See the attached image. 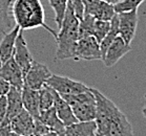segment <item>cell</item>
Masks as SVG:
<instances>
[{"label":"cell","instance_id":"1","mask_svg":"<svg viewBox=\"0 0 146 136\" xmlns=\"http://www.w3.org/2000/svg\"><path fill=\"white\" fill-rule=\"evenodd\" d=\"M13 15L20 30L43 27L56 39L57 32L45 23V13L40 0H15L13 3Z\"/></svg>","mask_w":146,"mask_h":136},{"label":"cell","instance_id":"2","mask_svg":"<svg viewBox=\"0 0 146 136\" xmlns=\"http://www.w3.org/2000/svg\"><path fill=\"white\" fill-rule=\"evenodd\" d=\"M79 22L78 17L68 4L63 22L57 33L56 60L62 61L75 58L76 45L79 40Z\"/></svg>","mask_w":146,"mask_h":136},{"label":"cell","instance_id":"3","mask_svg":"<svg viewBox=\"0 0 146 136\" xmlns=\"http://www.w3.org/2000/svg\"><path fill=\"white\" fill-rule=\"evenodd\" d=\"M61 95V94H60ZM72 107L78 122H92L96 120V97L92 88L85 92L61 95Z\"/></svg>","mask_w":146,"mask_h":136},{"label":"cell","instance_id":"4","mask_svg":"<svg viewBox=\"0 0 146 136\" xmlns=\"http://www.w3.org/2000/svg\"><path fill=\"white\" fill-rule=\"evenodd\" d=\"M103 136H135L131 124L124 113L119 110L102 129L97 131Z\"/></svg>","mask_w":146,"mask_h":136},{"label":"cell","instance_id":"5","mask_svg":"<svg viewBox=\"0 0 146 136\" xmlns=\"http://www.w3.org/2000/svg\"><path fill=\"white\" fill-rule=\"evenodd\" d=\"M75 60L77 61H95L102 60V53L100 43L93 36L79 38L76 45Z\"/></svg>","mask_w":146,"mask_h":136},{"label":"cell","instance_id":"6","mask_svg":"<svg viewBox=\"0 0 146 136\" xmlns=\"http://www.w3.org/2000/svg\"><path fill=\"white\" fill-rule=\"evenodd\" d=\"M46 85L52 87L55 91H57L61 95L85 92L90 88L81 82H77L67 76H58V74H52L50 79L47 80Z\"/></svg>","mask_w":146,"mask_h":136},{"label":"cell","instance_id":"7","mask_svg":"<svg viewBox=\"0 0 146 136\" xmlns=\"http://www.w3.org/2000/svg\"><path fill=\"white\" fill-rule=\"evenodd\" d=\"M50 76L52 72L47 66L33 61L31 68L24 76V86L34 90H40L44 85H46Z\"/></svg>","mask_w":146,"mask_h":136},{"label":"cell","instance_id":"8","mask_svg":"<svg viewBox=\"0 0 146 136\" xmlns=\"http://www.w3.org/2000/svg\"><path fill=\"white\" fill-rule=\"evenodd\" d=\"M119 19V35L124 41L128 44H131L133 38L136 36L137 26H138V10L123 12L117 14Z\"/></svg>","mask_w":146,"mask_h":136},{"label":"cell","instance_id":"9","mask_svg":"<svg viewBox=\"0 0 146 136\" xmlns=\"http://www.w3.org/2000/svg\"><path fill=\"white\" fill-rule=\"evenodd\" d=\"M23 30H20L18 36L16 39V44H15V50H14V60L19 65L20 69L23 73V78L29 71V69L32 66L33 63V57L31 55L29 47H27V41L23 36Z\"/></svg>","mask_w":146,"mask_h":136},{"label":"cell","instance_id":"10","mask_svg":"<svg viewBox=\"0 0 146 136\" xmlns=\"http://www.w3.org/2000/svg\"><path fill=\"white\" fill-rule=\"evenodd\" d=\"M130 50H131L130 44L126 43L124 41V39L119 35L113 41V43L110 45L108 49L106 50V53H105V55H104L102 59L103 63L106 67H113L126 53H129Z\"/></svg>","mask_w":146,"mask_h":136},{"label":"cell","instance_id":"11","mask_svg":"<svg viewBox=\"0 0 146 136\" xmlns=\"http://www.w3.org/2000/svg\"><path fill=\"white\" fill-rule=\"evenodd\" d=\"M0 76L9 82L11 86L22 89L24 86L23 73L20 69L19 65L16 63L14 58L5 61L0 67Z\"/></svg>","mask_w":146,"mask_h":136},{"label":"cell","instance_id":"12","mask_svg":"<svg viewBox=\"0 0 146 136\" xmlns=\"http://www.w3.org/2000/svg\"><path fill=\"white\" fill-rule=\"evenodd\" d=\"M7 114L2 126H9L12 118H14L24 109L22 103V89L11 86L10 91L7 94Z\"/></svg>","mask_w":146,"mask_h":136},{"label":"cell","instance_id":"13","mask_svg":"<svg viewBox=\"0 0 146 136\" xmlns=\"http://www.w3.org/2000/svg\"><path fill=\"white\" fill-rule=\"evenodd\" d=\"M11 131L22 136H29L35 130V118L23 109L10 122Z\"/></svg>","mask_w":146,"mask_h":136},{"label":"cell","instance_id":"14","mask_svg":"<svg viewBox=\"0 0 146 136\" xmlns=\"http://www.w3.org/2000/svg\"><path fill=\"white\" fill-rule=\"evenodd\" d=\"M54 108L56 110L58 117L61 120L65 127L78 122L73 112L72 107L57 91H55V96H54Z\"/></svg>","mask_w":146,"mask_h":136},{"label":"cell","instance_id":"15","mask_svg":"<svg viewBox=\"0 0 146 136\" xmlns=\"http://www.w3.org/2000/svg\"><path fill=\"white\" fill-rule=\"evenodd\" d=\"M97 131L95 120L92 122H77L65 127L63 132L58 136H92Z\"/></svg>","mask_w":146,"mask_h":136},{"label":"cell","instance_id":"16","mask_svg":"<svg viewBox=\"0 0 146 136\" xmlns=\"http://www.w3.org/2000/svg\"><path fill=\"white\" fill-rule=\"evenodd\" d=\"M16 25L13 15V0H0V33L7 34Z\"/></svg>","mask_w":146,"mask_h":136},{"label":"cell","instance_id":"17","mask_svg":"<svg viewBox=\"0 0 146 136\" xmlns=\"http://www.w3.org/2000/svg\"><path fill=\"white\" fill-rule=\"evenodd\" d=\"M22 103L23 108L33 115L34 118H38L40 114L39 90H34L23 86L22 88Z\"/></svg>","mask_w":146,"mask_h":136},{"label":"cell","instance_id":"18","mask_svg":"<svg viewBox=\"0 0 146 136\" xmlns=\"http://www.w3.org/2000/svg\"><path fill=\"white\" fill-rule=\"evenodd\" d=\"M20 32V27L15 25L13 30L4 34L2 40L0 42V57L2 59V62H5L9 59L13 58L14 50H15V44H16L17 36Z\"/></svg>","mask_w":146,"mask_h":136},{"label":"cell","instance_id":"19","mask_svg":"<svg viewBox=\"0 0 146 136\" xmlns=\"http://www.w3.org/2000/svg\"><path fill=\"white\" fill-rule=\"evenodd\" d=\"M38 118H39L44 125H46L52 131L56 132L57 134H60L61 132H63L64 129H65L64 124L62 123L61 120L58 117L56 110H55L54 107H52V108H50V109H47V110L40 111V114Z\"/></svg>","mask_w":146,"mask_h":136},{"label":"cell","instance_id":"20","mask_svg":"<svg viewBox=\"0 0 146 136\" xmlns=\"http://www.w3.org/2000/svg\"><path fill=\"white\" fill-rule=\"evenodd\" d=\"M116 14L117 13L115 12V7L113 4L108 3L104 0H100L99 3L90 11V13L88 15H92L98 20L110 21Z\"/></svg>","mask_w":146,"mask_h":136},{"label":"cell","instance_id":"21","mask_svg":"<svg viewBox=\"0 0 146 136\" xmlns=\"http://www.w3.org/2000/svg\"><path fill=\"white\" fill-rule=\"evenodd\" d=\"M54 96H55V90L48 85H44L39 90L40 111L47 110L54 107Z\"/></svg>","mask_w":146,"mask_h":136},{"label":"cell","instance_id":"22","mask_svg":"<svg viewBox=\"0 0 146 136\" xmlns=\"http://www.w3.org/2000/svg\"><path fill=\"white\" fill-rule=\"evenodd\" d=\"M50 7L55 13V22L57 23L58 30L60 28L61 24L63 22L64 16L66 13L68 1L67 0H48Z\"/></svg>","mask_w":146,"mask_h":136},{"label":"cell","instance_id":"23","mask_svg":"<svg viewBox=\"0 0 146 136\" xmlns=\"http://www.w3.org/2000/svg\"><path fill=\"white\" fill-rule=\"evenodd\" d=\"M110 28V21H103V20H95L93 28V37H95L97 41L101 43V41L106 36L108 30Z\"/></svg>","mask_w":146,"mask_h":136},{"label":"cell","instance_id":"24","mask_svg":"<svg viewBox=\"0 0 146 136\" xmlns=\"http://www.w3.org/2000/svg\"><path fill=\"white\" fill-rule=\"evenodd\" d=\"M145 0H121L120 2L113 5L115 12L117 14L123 12H129V11L138 10V7L144 2Z\"/></svg>","mask_w":146,"mask_h":136},{"label":"cell","instance_id":"25","mask_svg":"<svg viewBox=\"0 0 146 136\" xmlns=\"http://www.w3.org/2000/svg\"><path fill=\"white\" fill-rule=\"evenodd\" d=\"M68 4H70L72 9H73L74 13L78 17V19L81 20L84 16V3L83 0H67Z\"/></svg>","mask_w":146,"mask_h":136},{"label":"cell","instance_id":"26","mask_svg":"<svg viewBox=\"0 0 146 136\" xmlns=\"http://www.w3.org/2000/svg\"><path fill=\"white\" fill-rule=\"evenodd\" d=\"M7 95L0 96V127L2 126L3 120H4V118H5V114H7Z\"/></svg>","mask_w":146,"mask_h":136},{"label":"cell","instance_id":"27","mask_svg":"<svg viewBox=\"0 0 146 136\" xmlns=\"http://www.w3.org/2000/svg\"><path fill=\"white\" fill-rule=\"evenodd\" d=\"M11 89V85L9 84V82L4 80L3 78L0 76V96L7 95V92Z\"/></svg>","mask_w":146,"mask_h":136},{"label":"cell","instance_id":"28","mask_svg":"<svg viewBox=\"0 0 146 136\" xmlns=\"http://www.w3.org/2000/svg\"><path fill=\"white\" fill-rule=\"evenodd\" d=\"M104 1H106V2H108V3H110V4H113V5H115L116 3L120 2L121 0H104Z\"/></svg>","mask_w":146,"mask_h":136},{"label":"cell","instance_id":"29","mask_svg":"<svg viewBox=\"0 0 146 136\" xmlns=\"http://www.w3.org/2000/svg\"><path fill=\"white\" fill-rule=\"evenodd\" d=\"M5 136H22V135H19V134H17V133L13 132V131H10V132H7V134Z\"/></svg>","mask_w":146,"mask_h":136},{"label":"cell","instance_id":"30","mask_svg":"<svg viewBox=\"0 0 146 136\" xmlns=\"http://www.w3.org/2000/svg\"><path fill=\"white\" fill-rule=\"evenodd\" d=\"M143 114H144V116H146V105H145V107L143 108Z\"/></svg>","mask_w":146,"mask_h":136},{"label":"cell","instance_id":"31","mask_svg":"<svg viewBox=\"0 0 146 136\" xmlns=\"http://www.w3.org/2000/svg\"><path fill=\"white\" fill-rule=\"evenodd\" d=\"M2 64H3V62H2V59H1V57H0V67L2 66Z\"/></svg>","mask_w":146,"mask_h":136},{"label":"cell","instance_id":"32","mask_svg":"<svg viewBox=\"0 0 146 136\" xmlns=\"http://www.w3.org/2000/svg\"><path fill=\"white\" fill-rule=\"evenodd\" d=\"M97 133V132H96ZM97 136H103V135H101V134H99V133H97Z\"/></svg>","mask_w":146,"mask_h":136},{"label":"cell","instance_id":"33","mask_svg":"<svg viewBox=\"0 0 146 136\" xmlns=\"http://www.w3.org/2000/svg\"><path fill=\"white\" fill-rule=\"evenodd\" d=\"M92 136H97V133H95V134H93Z\"/></svg>","mask_w":146,"mask_h":136},{"label":"cell","instance_id":"34","mask_svg":"<svg viewBox=\"0 0 146 136\" xmlns=\"http://www.w3.org/2000/svg\"><path fill=\"white\" fill-rule=\"evenodd\" d=\"M145 117H146V116H145Z\"/></svg>","mask_w":146,"mask_h":136}]
</instances>
